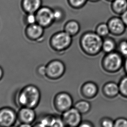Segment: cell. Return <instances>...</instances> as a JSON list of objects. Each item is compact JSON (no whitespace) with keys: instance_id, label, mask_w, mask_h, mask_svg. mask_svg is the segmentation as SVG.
Listing matches in <instances>:
<instances>
[{"instance_id":"1","label":"cell","mask_w":127,"mask_h":127,"mask_svg":"<svg viewBox=\"0 0 127 127\" xmlns=\"http://www.w3.org/2000/svg\"><path fill=\"white\" fill-rule=\"evenodd\" d=\"M41 92L35 85L29 84L20 90L16 96V102L20 107L35 109L41 100Z\"/></svg>"},{"instance_id":"10","label":"cell","mask_w":127,"mask_h":127,"mask_svg":"<svg viewBox=\"0 0 127 127\" xmlns=\"http://www.w3.org/2000/svg\"><path fill=\"white\" fill-rule=\"evenodd\" d=\"M110 34L115 36H120L126 32L127 27L121 16H113L107 21Z\"/></svg>"},{"instance_id":"12","label":"cell","mask_w":127,"mask_h":127,"mask_svg":"<svg viewBox=\"0 0 127 127\" xmlns=\"http://www.w3.org/2000/svg\"><path fill=\"white\" fill-rule=\"evenodd\" d=\"M99 89L97 85L93 81H87L82 85L80 92L83 97L88 99H93L97 95Z\"/></svg>"},{"instance_id":"8","label":"cell","mask_w":127,"mask_h":127,"mask_svg":"<svg viewBox=\"0 0 127 127\" xmlns=\"http://www.w3.org/2000/svg\"><path fill=\"white\" fill-rule=\"evenodd\" d=\"M37 23L44 28L51 26L55 22L53 9L46 6H42L35 13Z\"/></svg>"},{"instance_id":"31","label":"cell","mask_w":127,"mask_h":127,"mask_svg":"<svg viewBox=\"0 0 127 127\" xmlns=\"http://www.w3.org/2000/svg\"><path fill=\"white\" fill-rule=\"evenodd\" d=\"M121 17L127 28V10L121 16Z\"/></svg>"},{"instance_id":"9","label":"cell","mask_w":127,"mask_h":127,"mask_svg":"<svg viewBox=\"0 0 127 127\" xmlns=\"http://www.w3.org/2000/svg\"><path fill=\"white\" fill-rule=\"evenodd\" d=\"M82 114L74 107L62 113L61 116L66 127H78L82 121Z\"/></svg>"},{"instance_id":"40","label":"cell","mask_w":127,"mask_h":127,"mask_svg":"<svg viewBox=\"0 0 127 127\" xmlns=\"http://www.w3.org/2000/svg\"></svg>"},{"instance_id":"13","label":"cell","mask_w":127,"mask_h":127,"mask_svg":"<svg viewBox=\"0 0 127 127\" xmlns=\"http://www.w3.org/2000/svg\"><path fill=\"white\" fill-rule=\"evenodd\" d=\"M44 28L37 23L29 25L26 30L27 36L33 40H37L41 38L44 34Z\"/></svg>"},{"instance_id":"35","label":"cell","mask_w":127,"mask_h":127,"mask_svg":"<svg viewBox=\"0 0 127 127\" xmlns=\"http://www.w3.org/2000/svg\"><path fill=\"white\" fill-rule=\"evenodd\" d=\"M33 125L32 124L26 123H20L18 127H32Z\"/></svg>"},{"instance_id":"18","label":"cell","mask_w":127,"mask_h":127,"mask_svg":"<svg viewBox=\"0 0 127 127\" xmlns=\"http://www.w3.org/2000/svg\"><path fill=\"white\" fill-rule=\"evenodd\" d=\"M117 45L118 44L114 38L108 36L103 38L102 51L105 54H107L116 51Z\"/></svg>"},{"instance_id":"37","label":"cell","mask_w":127,"mask_h":127,"mask_svg":"<svg viewBox=\"0 0 127 127\" xmlns=\"http://www.w3.org/2000/svg\"><path fill=\"white\" fill-rule=\"evenodd\" d=\"M105 0L107 1H108V2H111L112 1H113L114 0Z\"/></svg>"},{"instance_id":"7","label":"cell","mask_w":127,"mask_h":127,"mask_svg":"<svg viewBox=\"0 0 127 127\" xmlns=\"http://www.w3.org/2000/svg\"><path fill=\"white\" fill-rule=\"evenodd\" d=\"M18 121L17 112L9 106L0 108V125L2 127H9L15 125Z\"/></svg>"},{"instance_id":"19","label":"cell","mask_w":127,"mask_h":127,"mask_svg":"<svg viewBox=\"0 0 127 127\" xmlns=\"http://www.w3.org/2000/svg\"><path fill=\"white\" fill-rule=\"evenodd\" d=\"M74 107L82 115H85L89 113L92 108L91 103L85 100L77 101L74 104Z\"/></svg>"},{"instance_id":"38","label":"cell","mask_w":127,"mask_h":127,"mask_svg":"<svg viewBox=\"0 0 127 127\" xmlns=\"http://www.w3.org/2000/svg\"><path fill=\"white\" fill-rule=\"evenodd\" d=\"M16 127V126H15V125H12V126H10V127Z\"/></svg>"},{"instance_id":"3","label":"cell","mask_w":127,"mask_h":127,"mask_svg":"<svg viewBox=\"0 0 127 127\" xmlns=\"http://www.w3.org/2000/svg\"><path fill=\"white\" fill-rule=\"evenodd\" d=\"M125 58L117 51L105 54L103 56L101 65L104 71L110 74L116 73L123 67Z\"/></svg>"},{"instance_id":"39","label":"cell","mask_w":127,"mask_h":127,"mask_svg":"<svg viewBox=\"0 0 127 127\" xmlns=\"http://www.w3.org/2000/svg\"><path fill=\"white\" fill-rule=\"evenodd\" d=\"M0 127H2V126H0Z\"/></svg>"},{"instance_id":"22","label":"cell","mask_w":127,"mask_h":127,"mask_svg":"<svg viewBox=\"0 0 127 127\" xmlns=\"http://www.w3.org/2000/svg\"><path fill=\"white\" fill-rule=\"evenodd\" d=\"M118 85L120 95L123 97L127 98V75L122 78Z\"/></svg>"},{"instance_id":"30","label":"cell","mask_w":127,"mask_h":127,"mask_svg":"<svg viewBox=\"0 0 127 127\" xmlns=\"http://www.w3.org/2000/svg\"><path fill=\"white\" fill-rule=\"evenodd\" d=\"M78 127H95L93 124L89 121H83L80 124Z\"/></svg>"},{"instance_id":"36","label":"cell","mask_w":127,"mask_h":127,"mask_svg":"<svg viewBox=\"0 0 127 127\" xmlns=\"http://www.w3.org/2000/svg\"><path fill=\"white\" fill-rule=\"evenodd\" d=\"M101 0H88L90 2H92V3H96V2H98Z\"/></svg>"},{"instance_id":"17","label":"cell","mask_w":127,"mask_h":127,"mask_svg":"<svg viewBox=\"0 0 127 127\" xmlns=\"http://www.w3.org/2000/svg\"><path fill=\"white\" fill-rule=\"evenodd\" d=\"M111 7L114 13L121 16L127 10V0H114Z\"/></svg>"},{"instance_id":"20","label":"cell","mask_w":127,"mask_h":127,"mask_svg":"<svg viewBox=\"0 0 127 127\" xmlns=\"http://www.w3.org/2000/svg\"><path fill=\"white\" fill-rule=\"evenodd\" d=\"M95 32L103 38L109 36L110 34L107 23L104 22L98 24L96 27Z\"/></svg>"},{"instance_id":"32","label":"cell","mask_w":127,"mask_h":127,"mask_svg":"<svg viewBox=\"0 0 127 127\" xmlns=\"http://www.w3.org/2000/svg\"><path fill=\"white\" fill-rule=\"evenodd\" d=\"M124 69L126 75H127V57L125 58L123 65Z\"/></svg>"},{"instance_id":"33","label":"cell","mask_w":127,"mask_h":127,"mask_svg":"<svg viewBox=\"0 0 127 127\" xmlns=\"http://www.w3.org/2000/svg\"><path fill=\"white\" fill-rule=\"evenodd\" d=\"M4 69H3V68L1 66H0V81H1L4 78Z\"/></svg>"},{"instance_id":"29","label":"cell","mask_w":127,"mask_h":127,"mask_svg":"<svg viewBox=\"0 0 127 127\" xmlns=\"http://www.w3.org/2000/svg\"><path fill=\"white\" fill-rule=\"evenodd\" d=\"M54 115H45L39 120V122L46 127H49Z\"/></svg>"},{"instance_id":"4","label":"cell","mask_w":127,"mask_h":127,"mask_svg":"<svg viewBox=\"0 0 127 127\" xmlns=\"http://www.w3.org/2000/svg\"><path fill=\"white\" fill-rule=\"evenodd\" d=\"M72 37L64 30L55 32L50 40L51 48L57 53L64 52L71 46Z\"/></svg>"},{"instance_id":"14","label":"cell","mask_w":127,"mask_h":127,"mask_svg":"<svg viewBox=\"0 0 127 127\" xmlns=\"http://www.w3.org/2000/svg\"><path fill=\"white\" fill-rule=\"evenodd\" d=\"M102 93L108 98H114L120 94L118 84L113 81H109L104 84L102 88Z\"/></svg>"},{"instance_id":"25","label":"cell","mask_w":127,"mask_h":127,"mask_svg":"<svg viewBox=\"0 0 127 127\" xmlns=\"http://www.w3.org/2000/svg\"><path fill=\"white\" fill-rule=\"evenodd\" d=\"M49 127H66L61 116L54 115Z\"/></svg>"},{"instance_id":"16","label":"cell","mask_w":127,"mask_h":127,"mask_svg":"<svg viewBox=\"0 0 127 127\" xmlns=\"http://www.w3.org/2000/svg\"><path fill=\"white\" fill-rule=\"evenodd\" d=\"M63 30L72 37L79 33L81 25L78 21L75 20H70L64 25Z\"/></svg>"},{"instance_id":"2","label":"cell","mask_w":127,"mask_h":127,"mask_svg":"<svg viewBox=\"0 0 127 127\" xmlns=\"http://www.w3.org/2000/svg\"><path fill=\"white\" fill-rule=\"evenodd\" d=\"M103 38L95 32L88 31L81 35L79 40L80 48L85 55L96 56L102 51Z\"/></svg>"},{"instance_id":"28","label":"cell","mask_w":127,"mask_h":127,"mask_svg":"<svg viewBox=\"0 0 127 127\" xmlns=\"http://www.w3.org/2000/svg\"><path fill=\"white\" fill-rule=\"evenodd\" d=\"M114 127H127V118L120 117L116 119Z\"/></svg>"},{"instance_id":"34","label":"cell","mask_w":127,"mask_h":127,"mask_svg":"<svg viewBox=\"0 0 127 127\" xmlns=\"http://www.w3.org/2000/svg\"><path fill=\"white\" fill-rule=\"evenodd\" d=\"M32 127H47L44 126L40 122H36L33 125Z\"/></svg>"},{"instance_id":"23","label":"cell","mask_w":127,"mask_h":127,"mask_svg":"<svg viewBox=\"0 0 127 127\" xmlns=\"http://www.w3.org/2000/svg\"><path fill=\"white\" fill-rule=\"evenodd\" d=\"M67 4L73 9L78 10L83 8L88 0H67Z\"/></svg>"},{"instance_id":"6","label":"cell","mask_w":127,"mask_h":127,"mask_svg":"<svg viewBox=\"0 0 127 127\" xmlns=\"http://www.w3.org/2000/svg\"><path fill=\"white\" fill-rule=\"evenodd\" d=\"M53 103L55 109L62 114L73 107L74 101L70 94L62 92L55 95Z\"/></svg>"},{"instance_id":"15","label":"cell","mask_w":127,"mask_h":127,"mask_svg":"<svg viewBox=\"0 0 127 127\" xmlns=\"http://www.w3.org/2000/svg\"><path fill=\"white\" fill-rule=\"evenodd\" d=\"M42 0H22V5L27 13L35 14L42 6Z\"/></svg>"},{"instance_id":"5","label":"cell","mask_w":127,"mask_h":127,"mask_svg":"<svg viewBox=\"0 0 127 127\" xmlns=\"http://www.w3.org/2000/svg\"><path fill=\"white\" fill-rule=\"evenodd\" d=\"M65 71L64 63L59 59H54L46 65V78L51 80H58L64 76Z\"/></svg>"},{"instance_id":"27","label":"cell","mask_w":127,"mask_h":127,"mask_svg":"<svg viewBox=\"0 0 127 127\" xmlns=\"http://www.w3.org/2000/svg\"><path fill=\"white\" fill-rule=\"evenodd\" d=\"M25 21L28 25L37 23V18L35 14L27 13L25 16Z\"/></svg>"},{"instance_id":"26","label":"cell","mask_w":127,"mask_h":127,"mask_svg":"<svg viewBox=\"0 0 127 127\" xmlns=\"http://www.w3.org/2000/svg\"><path fill=\"white\" fill-rule=\"evenodd\" d=\"M115 120L108 117H104L100 121L101 127H114Z\"/></svg>"},{"instance_id":"21","label":"cell","mask_w":127,"mask_h":127,"mask_svg":"<svg viewBox=\"0 0 127 127\" xmlns=\"http://www.w3.org/2000/svg\"><path fill=\"white\" fill-rule=\"evenodd\" d=\"M52 8L55 23L59 24L63 21L65 18V13L63 9L59 7H55Z\"/></svg>"},{"instance_id":"11","label":"cell","mask_w":127,"mask_h":127,"mask_svg":"<svg viewBox=\"0 0 127 127\" xmlns=\"http://www.w3.org/2000/svg\"><path fill=\"white\" fill-rule=\"evenodd\" d=\"M18 121L20 123H34L36 120L37 114L35 109L28 107H20L17 112Z\"/></svg>"},{"instance_id":"24","label":"cell","mask_w":127,"mask_h":127,"mask_svg":"<svg viewBox=\"0 0 127 127\" xmlns=\"http://www.w3.org/2000/svg\"><path fill=\"white\" fill-rule=\"evenodd\" d=\"M117 51L125 58L127 57V39H122L117 45Z\"/></svg>"}]
</instances>
